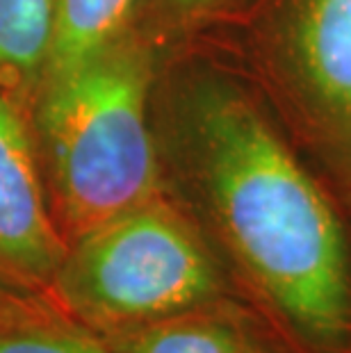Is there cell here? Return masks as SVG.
Listing matches in <instances>:
<instances>
[{
    "label": "cell",
    "instance_id": "1",
    "mask_svg": "<svg viewBox=\"0 0 351 353\" xmlns=\"http://www.w3.org/2000/svg\"><path fill=\"white\" fill-rule=\"evenodd\" d=\"M194 208L274 353H351V237L249 94L197 82L183 103Z\"/></svg>",
    "mask_w": 351,
    "mask_h": 353
},
{
    "label": "cell",
    "instance_id": "2",
    "mask_svg": "<svg viewBox=\"0 0 351 353\" xmlns=\"http://www.w3.org/2000/svg\"><path fill=\"white\" fill-rule=\"evenodd\" d=\"M151 57L130 34L43 78L48 201L66 244L164 194L148 125Z\"/></svg>",
    "mask_w": 351,
    "mask_h": 353
},
{
    "label": "cell",
    "instance_id": "3",
    "mask_svg": "<svg viewBox=\"0 0 351 353\" xmlns=\"http://www.w3.org/2000/svg\"><path fill=\"white\" fill-rule=\"evenodd\" d=\"M43 299L101 337L244 305L203 228L167 192L73 237Z\"/></svg>",
    "mask_w": 351,
    "mask_h": 353
},
{
    "label": "cell",
    "instance_id": "4",
    "mask_svg": "<svg viewBox=\"0 0 351 353\" xmlns=\"http://www.w3.org/2000/svg\"><path fill=\"white\" fill-rule=\"evenodd\" d=\"M64 253L28 128L0 92V281L43 296Z\"/></svg>",
    "mask_w": 351,
    "mask_h": 353
},
{
    "label": "cell",
    "instance_id": "5",
    "mask_svg": "<svg viewBox=\"0 0 351 353\" xmlns=\"http://www.w3.org/2000/svg\"><path fill=\"white\" fill-rule=\"evenodd\" d=\"M279 55L310 121L351 155V0H290Z\"/></svg>",
    "mask_w": 351,
    "mask_h": 353
},
{
    "label": "cell",
    "instance_id": "6",
    "mask_svg": "<svg viewBox=\"0 0 351 353\" xmlns=\"http://www.w3.org/2000/svg\"><path fill=\"white\" fill-rule=\"evenodd\" d=\"M110 353H274L249 307H205L106 335Z\"/></svg>",
    "mask_w": 351,
    "mask_h": 353
},
{
    "label": "cell",
    "instance_id": "7",
    "mask_svg": "<svg viewBox=\"0 0 351 353\" xmlns=\"http://www.w3.org/2000/svg\"><path fill=\"white\" fill-rule=\"evenodd\" d=\"M137 0H53V37L41 78L55 76L126 32Z\"/></svg>",
    "mask_w": 351,
    "mask_h": 353
},
{
    "label": "cell",
    "instance_id": "8",
    "mask_svg": "<svg viewBox=\"0 0 351 353\" xmlns=\"http://www.w3.org/2000/svg\"><path fill=\"white\" fill-rule=\"evenodd\" d=\"M0 353H110L94 330L78 324L43 296L0 319Z\"/></svg>",
    "mask_w": 351,
    "mask_h": 353
},
{
    "label": "cell",
    "instance_id": "9",
    "mask_svg": "<svg viewBox=\"0 0 351 353\" xmlns=\"http://www.w3.org/2000/svg\"><path fill=\"white\" fill-rule=\"evenodd\" d=\"M53 37V0H0V82L41 76Z\"/></svg>",
    "mask_w": 351,
    "mask_h": 353
},
{
    "label": "cell",
    "instance_id": "10",
    "mask_svg": "<svg viewBox=\"0 0 351 353\" xmlns=\"http://www.w3.org/2000/svg\"><path fill=\"white\" fill-rule=\"evenodd\" d=\"M39 294H28V292L14 290L10 285H5L0 281V319L10 317V314L23 310L26 305H30Z\"/></svg>",
    "mask_w": 351,
    "mask_h": 353
},
{
    "label": "cell",
    "instance_id": "11",
    "mask_svg": "<svg viewBox=\"0 0 351 353\" xmlns=\"http://www.w3.org/2000/svg\"><path fill=\"white\" fill-rule=\"evenodd\" d=\"M219 3H223V0H167V5L171 7V10L181 12V14L201 12V10H208V7H214Z\"/></svg>",
    "mask_w": 351,
    "mask_h": 353
}]
</instances>
